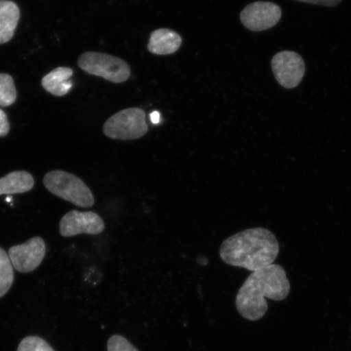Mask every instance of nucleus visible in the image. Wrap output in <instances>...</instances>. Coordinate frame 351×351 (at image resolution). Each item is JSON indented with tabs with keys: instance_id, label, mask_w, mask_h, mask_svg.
Wrapping results in <instances>:
<instances>
[{
	"instance_id": "1",
	"label": "nucleus",
	"mask_w": 351,
	"mask_h": 351,
	"mask_svg": "<svg viewBox=\"0 0 351 351\" xmlns=\"http://www.w3.org/2000/svg\"><path fill=\"white\" fill-rule=\"evenodd\" d=\"M291 291V284L284 267L271 265L248 276L237 293L235 305L239 313L250 322L265 317L269 306L267 298L282 301Z\"/></svg>"
},
{
	"instance_id": "2",
	"label": "nucleus",
	"mask_w": 351,
	"mask_h": 351,
	"mask_svg": "<svg viewBox=\"0 0 351 351\" xmlns=\"http://www.w3.org/2000/svg\"><path fill=\"white\" fill-rule=\"evenodd\" d=\"M280 252L276 237L265 228H252L223 241L219 256L227 265L256 271L274 265Z\"/></svg>"
},
{
	"instance_id": "3",
	"label": "nucleus",
	"mask_w": 351,
	"mask_h": 351,
	"mask_svg": "<svg viewBox=\"0 0 351 351\" xmlns=\"http://www.w3.org/2000/svg\"><path fill=\"white\" fill-rule=\"evenodd\" d=\"M43 185L52 195L70 202L77 207L90 208L95 197L81 178L63 170H53L43 178Z\"/></svg>"
},
{
	"instance_id": "4",
	"label": "nucleus",
	"mask_w": 351,
	"mask_h": 351,
	"mask_svg": "<svg viewBox=\"0 0 351 351\" xmlns=\"http://www.w3.org/2000/svg\"><path fill=\"white\" fill-rule=\"evenodd\" d=\"M146 113L143 109L131 108L122 110L110 117L104 125V133L114 140H134L147 133Z\"/></svg>"
},
{
	"instance_id": "5",
	"label": "nucleus",
	"mask_w": 351,
	"mask_h": 351,
	"mask_svg": "<svg viewBox=\"0 0 351 351\" xmlns=\"http://www.w3.org/2000/svg\"><path fill=\"white\" fill-rule=\"evenodd\" d=\"M78 65L87 73L113 83L124 82L130 77V68L125 61L99 52H85L79 58Z\"/></svg>"
},
{
	"instance_id": "6",
	"label": "nucleus",
	"mask_w": 351,
	"mask_h": 351,
	"mask_svg": "<svg viewBox=\"0 0 351 351\" xmlns=\"http://www.w3.org/2000/svg\"><path fill=\"white\" fill-rule=\"evenodd\" d=\"M271 65L276 80L287 89L297 87L304 77L305 62L297 52L291 51L278 52L271 59Z\"/></svg>"
},
{
	"instance_id": "7",
	"label": "nucleus",
	"mask_w": 351,
	"mask_h": 351,
	"mask_svg": "<svg viewBox=\"0 0 351 351\" xmlns=\"http://www.w3.org/2000/svg\"><path fill=\"white\" fill-rule=\"evenodd\" d=\"M46 252L45 241L41 237H34L23 244L13 245L8 254L13 269L21 274H29L41 265Z\"/></svg>"
},
{
	"instance_id": "8",
	"label": "nucleus",
	"mask_w": 351,
	"mask_h": 351,
	"mask_svg": "<svg viewBox=\"0 0 351 351\" xmlns=\"http://www.w3.org/2000/svg\"><path fill=\"white\" fill-rule=\"evenodd\" d=\"M282 8L271 2L258 1L248 4L241 11L240 19L245 28L254 32L273 28L282 19Z\"/></svg>"
},
{
	"instance_id": "9",
	"label": "nucleus",
	"mask_w": 351,
	"mask_h": 351,
	"mask_svg": "<svg viewBox=\"0 0 351 351\" xmlns=\"http://www.w3.org/2000/svg\"><path fill=\"white\" fill-rule=\"evenodd\" d=\"M105 230L102 217L94 212L72 210L60 221V234L65 238L79 234L98 235Z\"/></svg>"
},
{
	"instance_id": "10",
	"label": "nucleus",
	"mask_w": 351,
	"mask_h": 351,
	"mask_svg": "<svg viewBox=\"0 0 351 351\" xmlns=\"http://www.w3.org/2000/svg\"><path fill=\"white\" fill-rule=\"evenodd\" d=\"M182 42L181 36L173 30L159 29L152 33L147 48L153 54L169 55L179 49Z\"/></svg>"
},
{
	"instance_id": "11",
	"label": "nucleus",
	"mask_w": 351,
	"mask_h": 351,
	"mask_svg": "<svg viewBox=\"0 0 351 351\" xmlns=\"http://www.w3.org/2000/svg\"><path fill=\"white\" fill-rule=\"evenodd\" d=\"M19 20V6L10 0H0V44L11 40Z\"/></svg>"
},
{
	"instance_id": "12",
	"label": "nucleus",
	"mask_w": 351,
	"mask_h": 351,
	"mask_svg": "<svg viewBox=\"0 0 351 351\" xmlns=\"http://www.w3.org/2000/svg\"><path fill=\"white\" fill-rule=\"evenodd\" d=\"M33 176L26 171H14L0 178V195L22 194L34 186Z\"/></svg>"
},
{
	"instance_id": "13",
	"label": "nucleus",
	"mask_w": 351,
	"mask_h": 351,
	"mask_svg": "<svg viewBox=\"0 0 351 351\" xmlns=\"http://www.w3.org/2000/svg\"><path fill=\"white\" fill-rule=\"evenodd\" d=\"M73 74L72 69L57 68L42 79V86L51 95L64 96L72 89L73 82L70 81V78Z\"/></svg>"
},
{
	"instance_id": "14",
	"label": "nucleus",
	"mask_w": 351,
	"mask_h": 351,
	"mask_svg": "<svg viewBox=\"0 0 351 351\" xmlns=\"http://www.w3.org/2000/svg\"><path fill=\"white\" fill-rule=\"evenodd\" d=\"M14 282V271L8 253L0 247V298L10 291Z\"/></svg>"
},
{
	"instance_id": "15",
	"label": "nucleus",
	"mask_w": 351,
	"mask_h": 351,
	"mask_svg": "<svg viewBox=\"0 0 351 351\" xmlns=\"http://www.w3.org/2000/svg\"><path fill=\"white\" fill-rule=\"evenodd\" d=\"M16 96V90L12 77L8 74L0 73V106H10L15 103Z\"/></svg>"
},
{
	"instance_id": "16",
	"label": "nucleus",
	"mask_w": 351,
	"mask_h": 351,
	"mask_svg": "<svg viewBox=\"0 0 351 351\" xmlns=\"http://www.w3.org/2000/svg\"><path fill=\"white\" fill-rule=\"evenodd\" d=\"M16 351H55L45 340L38 336L25 337Z\"/></svg>"
},
{
	"instance_id": "17",
	"label": "nucleus",
	"mask_w": 351,
	"mask_h": 351,
	"mask_svg": "<svg viewBox=\"0 0 351 351\" xmlns=\"http://www.w3.org/2000/svg\"><path fill=\"white\" fill-rule=\"evenodd\" d=\"M108 351H138L133 344L121 335H113L108 339Z\"/></svg>"
},
{
	"instance_id": "18",
	"label": "nucleus",
	"mask_w": 351,
	"mask_h": 351,
	"mask_svg": "<svg viewBox=\"0 0 351 351\" xmlns=\"http://www.w3.org/2000/svg\"><path fill=\"white\" fill-rule=\"evenodd\" d=\"M10 124L8 122L6 113L0 109V137H5L10 133Z\"/></svg>"
},
{
	"instance_id": "19",
	"label": "nucleus",
	"mask_w": 351,
	"mask_h": 351,
	"mask_svg": "<svg viewBox=\"0 0 351 351\" xmlns=\"http://www.w3.org/2000/svg\"><path fill=\"white\" fill-rule=\"evenodd\" d=\"M295 1L313 3L315 5H322L326 7H335L339 5L341 0H295Z\"/></svg>"
},
{
	"instance_id": "20",
	"label": "nucleus",
	"mask_w": 351,
	"mask_h": 351,
	"mask_svg": "<svg viewBox=\"0 0 351 351\" xmlns=\"http://www.w3.org/2000/svg\"><path fill=\"white\" fill-rule=\"evenodd\" d=\"M151 121L154 125L159 124L160 121V112L155 111L151 113Z\"/></svg>"
}]
</instances>
